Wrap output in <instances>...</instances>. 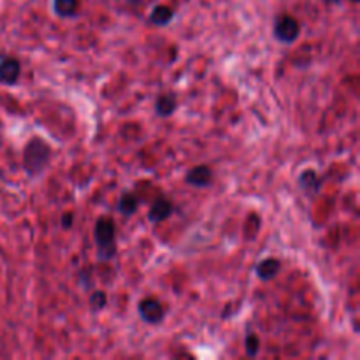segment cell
Listing matches in <instances>:
<instances>
[{
	"mask_svg": "<svg viewBox=\"0 0 360 360\" xmlns=\"http://www.w3.org/2000/svg\"><path fill=\"white\" fill-rule=\"evenodd\" d=\"M51 162V146L46 141L34 137L23 150V169L28 176H39Z\"/></svg>",
	"mask_w": 360,
	"mask_h": 360,
	"instance_id": "1",
	"label": "cell"
},
{
	"mask_svg": "<svg viewBox=\"0 0 360 360\" xmlns=\"http://www.w3.org/2000/svg\"><path fill=\"white\" fill-rule=\"evenodd\" d=\"M97 259L101 262H109L116 255V225L111 217H101L94 229Z\"/></svg>",
	"mask_w": 360,
	"mask_h": 360,
	"instance_id": "2",
	"label": "cell"
},
{
	"mask_svg": "<svg viewBox=\"0 0 360 360\" xmlns=\"http://www.w3.org/2000/svg\"><path fill=\"white\" fill-rule=\"evenodd\" d=\"M301 34V25L290 14H280V16L274 20V28L273 35L278 42H283V44H290Z\"/></svg>",
	"mask_w": 360,
	"mask_h": 360,
	"instance_id": "3",
	"label": "cell"
},
{
	"mask_svg": "<svg viewBox=\"0 0 360 360\" xmlns=\"http://www.w3.org/2000/svg\"><path fill=\"white\" fill-rule=\"evenodd\" d=\"M137 311H139L141 319L146 323H150V326H158L165 319V308L155 297H144L143 301H139Z\"/></svg>",
	"mask_w": 360,
	"mask_h": 360,
	"instance_id": "4",
	"label": "cell"
},
{
	"mask_svg": "<svg viewBox=\"0 0 360 360\" xmlns=\"http://www.w3.org/2000/svg\"><path fill=\"white\" fill-rule=\"evenodd\" d=\"M21 76V63L14 56H0V84L13 86Z\"/></svg>",
	"mask_w": 360,
	"mask_h": 360,
	"instance_id": "5",
	"label": "cell"
},
{
	"mask_svg": "<svg viewBox=\"0 0 360 360\" xmlns=\"http://www.w3.org/2000/svg\"><path fill=\"white\" fill-rule=\"evenodd\" d=\"M174 213V204L171 202L165 197H158L153 204L150 206V211H148V220L151 224H162V221L169 220Z\"/></svg>",
	"mask_w": 360,
	"mask_h": 360,
	"instance_id": "6",
	"label": "cell"
},
{
	"mask_svg": "<svg viewBox=\"0 0 360 360\" xmlns=\"http://www.w3.org/2000/svg\"><path fill=\"white\" fill-rule=\"evenodd\" d=\"M185 181L195 188H206L213 181V171L207 165H195L185 176Z\"/></svg>",
	"mask_w": 360,
	"mask_h": 360,
	"instance_id": "7",
	"label": "cell"
},
{
	"mask_svg": "<svg viewBox=\"0 0 360 360\" xmlns=\"http://www.w3.org/2000/svg\"><path fill=\"white\" fill-rule=\"evenodd\" d=\"M281 269V262L276 257H267V259L260 260L255 267V273L259 276V280L262 281H271Z\"/></svg>",
	"mask_w": 360,
	"mask_h": 360,
	"instance_id": "8",
	"label": "cell"
},
{
	"mask_svg": "<svg viewBox=\"0 0 360 360\" xmlns=\"http://www.w3.org/2000/svg\"><path fill=\"white\" fill-rule=\"evenodd\" d=\"M178 109V97L174 94H162L155 102V112L160 118H169Z\"/></svg>",
	"mask_w": 360,
	"mask_h": 360,
	"instance_id": "9",
	"label": "cell"
},
{
	"mask_svg": "<svg viewBox=\"0 0 360 360\" xmlns=\"http://www.w3.org/2000/svg\"><path fill=\"white\" fill-rule=\"evenodd\" d=\"M53 13L63 20L76 18L79 13V0H53Z\"/></svg>",
	"mask_w": 360,
	"mask_h": 360,
	"instance_id": "10",
	"label": "cell"
},
{
	"mask_svg": "<svg viewBox=\"0 0 360 360\" xmlns=\"http://www.w3.org/2000/svg\"><path fill=\"white\" fill-rule=\"evenodd\" d=\"M172 18H174V11L169 6L158 4V6H155L153 9H151L148 21H150L151 25H155V27H165V25L171 23Z\"/></svg>",
	"mask_w": 360,
	"mask_h": 360,
	"instance_id": "11",
	"label": "cell"
},
{
	"mask_svg": "<svg viewBox=\"0 0 360 360\" xmlns=\"http://www.w3.org/2000/svg\"><path fill=\"white\" fill-rule=\"evenodd\" d=\"M299 186L308 193H319L320 188H322V179L316 174V171L306 169V171H302L301 176H299Z\"/></svg>",
	"mask_w": 360,
	"mask_h": 360,
	"instance_id": "12",
	"label": "cell"
},
{
	"mask_svg": "<svg viewBox=\"0 0 360 360\" xmlns=\"http://www.w3.org/2000/svg\"><path fill=\"white\" fill-rule=\"evenodd\" d=\"M137 207H139V199L134 193H123L118 199V211L123 217L129 218L132 214H136Z\"/></svg>",
	"mask_w": 360,
	"mask_h": 360,
	"instance_id": "13",
	"label": "cell"
},
{
	"mask_svg": "<svg viewBox=\"0 0 360 360\" xmlns=\"http://www.w3.org/2000/svg\"><path fill=\"white\" fill-rule=\"evenodd\" d=\"M108 306V295L102 290H95L90 295V308L91 311H102Z\"/></svg>",
	"mask_w": 360,
	"mask_h": 360,
	"instance_id": "14",
	"label": "cell"
},
{
	"mask_svg": "<svg viewBox=\"0 0 360 360\" xmlns=\"http://www.w3.org/2000/svg\"><path fill=\"white\" fill-rule=\"evenodd\" d=\"M245 350L248 357H257L260 350V340L257 334H248L245 338Z\"/></svg>",
	"mask_w": 360,
	"mask_h": 360,
	"instance_id": "15",
	"label": "cell"
},
{
	"mask_svg": "<svg viewBox=\"0 0 360 360\" xmlns=\"http://www.w3.org/2000/svg\"><path fill=\"white\" fill-rule=\"evenodd\" d=\"M74 224V214L70 213V211H67V213L62 214V229H70Z\"/></svg>",
	"mask_w": 360,
	"mask_h": 360,
	"instance_id": "16",
	"label": "cell"
},
{
	"mask_svg": "<svg viewBox=\"0 0 360 360\" xmlns=\"http://www.w3.org/2000/svg\"><path fill=\"white\" fill-rule=\"evenodd\" d=\"M326 2H327V4H340L341 0H326Z\"/></svg>",
	"mask_w": 360,
	"mask_h": 360,
	"instance_id": "17",
	"label": "cell"
},
{
	"mask_svg": "<svg viewBox=\"0 0 360 360\" xmlns=\"http://www.w3.org/2000/svg\"><path fill=\"white\" fill-rule=\"evenodd\" d=\"M352 2H359V0H352Z\"/></svg>",
	"mask_w": 360,
	"mask_h": 360,
	"instance_id": "18",
	"label": "cell"
}]
</instances>
